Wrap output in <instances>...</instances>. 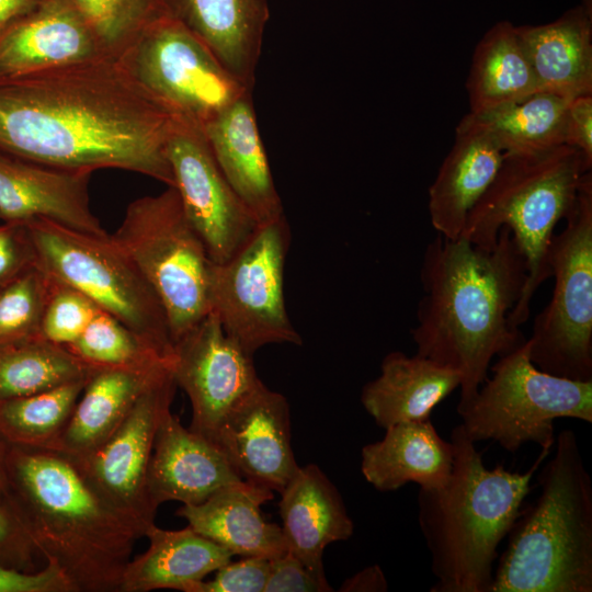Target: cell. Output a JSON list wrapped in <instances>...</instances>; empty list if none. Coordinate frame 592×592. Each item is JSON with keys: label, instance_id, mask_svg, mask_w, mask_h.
Instances as JSON below:
<instances>
[{"label": "cell", "instance_id": "obj_31", "mask_svg": "<svg viewBox=\"0 0 592 592\" xmlns=\"http://www.w3.org/2000/svg\"><path fill=\"white\" fill-rule=\"evenodd\" d=\"M570 99L539 91L482 113L466 114L504 153H532L565 145Z\"/></svg>", "mask_w": 592, "mask_h": 592}, {"label": "cell", "instance_id": "obj_38", "mask_svg": "<svg viewBox=\"0 0 592 592\" xmlns=\"http://www.w3.org/2000/svg\"><path fill=\"white\" fill-rule=\"evenodd\" d=\"M39 559L21 514L7 494L0 500V566L33 572L43 568Z\"/></svg>", "mask_w": 592, "mask_h": 592}, {"label": "cell", "instance_id": "obj_46", "mask_svg": "<svg viewBox=\"0 0 592 592\" xmlns=\"http://www.w3.org/2000/svg\"><path fill=\"white\" fill-rule=\"evenodd\" d=\"M7 445L0 440V500L8 494V477H7Z\"/></svg>", "mask_w": 592, "mask_h": 592}, {"label": "cell", "instance_id": "obj_1", "mask_svg": "<svg viewBox=\"0 0 592 592\" xmlns=\"http://www.w3.org/2000/svg\"><path fill=\"white\" fill-rule=\"evenodd\" d=\"M174 124L115 57L0 79V151L45 166L119 169L174 186Z\"/></svg>", "mask_w": 592, "mask_h": 592}, {"label": "cell", "instance_id": "obj_43", "mask_svg": "<svg viewBox=\"0 0 592 592\" xmlns=\"http://www.w3.org/2000/svg\"><path fill=\"white\" fill-rule=\"evenodd\" d=\"M565 145L580 150L592 162V93L570 100L567 109Z\"/></svg>", "mask_w": 592, "mask_h": 592}, {"label": "cell", "instance_id": "obj_10", "mask_svg": "<svg viewBox=\"0 0 592 592\" xmlns=\"http://www.w3.org/2000/svg\"><path fill=\"white\" fill-rule=\"evenodd\" d=\"M548 305L534 319L528 355L539 369L574 380L592 379V177L584 178L566 226L554 235Z\"/></svg>", "mask_w": 592, "mask_h": 592}, {"label": "cell", "instance_id": "obj_37", "mask_svg": "<svg viewBox=\"0 0 592 592\" xmlns=\"http://www.w3.org/2000/svg\"><path fill=\"white\" fill-rule=\"evenodd\" d=\"M99 310L82 293L53 278L42 319L41 337L67 348L79 338Z\"/></svg>", "mask_w": 592, "mask_h": 592}, {"label": "cell", "instance_id": "obj_41", "mask_svg": "<svg viewBox=\"0 0 592 592\" xmlns=\"http://www.w3.org/2000/svg\"><path fill=\"white\" fill-rule=\"evenodd\" d=\"M326 577L308 569L288 550L270 560V571L263 592H330Z\"/></svg>", "mask_w": 592, "mask_h": 592}, {"label": "cell", "instance_id": "obj_19", "mask_svg": "<svg viewBox=\"0 0 592 592\" xmlns=\"http://www.w3.org/2000/svg\"><path fill=\"white\" fill-rule=\"evenodd\" d=\"M242 478L212 441L185 428L169 410L161 419L147 473L152 504H198Z\"/></svg>", "mask_w": 592, "mask_h": 592}, {"label": "cell", "instance_id": "obj_40", "mask_svg": "<svg viewBox=\"0 0 592 592\" xmlns=\"http://www.w3.org/2000/svg\"><path fill=\"white\" fill-rule=\"evenodd\" d=\"M36 264L35 250L23 221L0 223V291Z\"/></svg>", "mask_w": 592, "mask_h": 592}, {"label": "cell", "instance_id": "obj_12", "mask_svg": "<svg viewBox=\"0 0 592 592\" xmlns=\"http://www.w3.org/2000/svg\"><path fill=\"white\" fill-rule=\"evenodd\" d=\"M118 60L155 103L200 129L252 91L175 15L146 29Z\"/></svg>", "mask_w": 592, "mask_h": 592}, {"label": "cell", "instance_id": "obj_20", "mask_svg": "<svg viewBox=\"0 0 592 592\" xmlns=\"http://www.w3.org/2000/svg\"><path fill=\"white\" fill-rule=\"evenodd\" d=\"M227 182L261 224L284 215L259 133L252 91L202 129Z\"/></svg>", "mask_w": 592, "mask_h": 592}, {"label": "cell", "instance_id": "obj_44", "mask_svg": "<svg viewBox=\"0 0 592 592\" xmlns=\"http://www.w3.org/2000/svg\"><path fill=\"white\" fill-rule=\"evenodd\" d=\"M388 590L387 580L378 565L369 566L344 580L341 592H385Z\"/></svg>", "mask_w": 592, "mask_h": 592}, {"label": "cell", "instance_id": "obj_15", "mask_svg": "<svg viewBox=\"0 0 592 592\" xmlns=\"http://www.w3.org/2000/svg\"><path fill=\"white\" fill-rule=\"evenodd\" d=\"M252 356L212 311L174 342L172 373L190 399L192 431L214 443L229 413L262 384Z\"/></svg>", "mask_w": 592, "mask_h": 592}, {"label": "cell", "instance_id": "obj_9", "mask_svg": "<svg viewBox=\"0 0 592 592\" xmlns=\"http://www.w3.org/2000/svg\"><path fill=\"white\" fill-rule=\"evenodd\" d=\"M159 297L172 342L208 311L209 258L174 186L134 200L110 235Z\"/></svg>", "mask_w": 592, "mask_h": 592}, {"label": "cell", "instance_id": "obj_34", "mask_svg": "<svg viewBox=\"0 0 592 592\" xmlns=\"http://www.w3.org/2000/svg\"><path fill=\"white\" fill-rule=\"evenodd\" d=\"M87 22L103 50L118 58L157 21L174 15L173 0H67Z\"/></svg>", "mask_w": 592, "mask_h": 592}, {"label": "cell", "instance_id": "obj_18", "mask_svg": "<svg viewBox=\"0 0 592 592\" xmlns=\"http://www.w3.org/2000/svg\"><path fill=\"white\" fill-rule=\"evenodd\" d=\"M91 174L0 151V220L46 218L86 234L109 235L90 206Z\"/></svg>", "mask_w": 592, "mask_h": 592}, {"label": "cell", "instance_id": "obj_30", "mask_svg": "<svg viewBox=\"0 0 592 592\" xmlns=\"http://www.w3.org/2000/svg\"><path fill=\"white\" fill-rule=\"evenodd\" d=\"M466 90L470 113L490 111L542 91L511 22H497L477 43Z\"/></svg>", "mask_w": 592, "mask_h": 592}, {"label": "cell", "instance_id": "obj_42", "mask_svg": "<svg viewBox=\"0 0 592 592\" xmlns=\"http://www.w3.org/2000/svg\"><path fill=\"white\" fill-rule=\"evenodd\" d=\"M0 592H75L67 578L46 563L33 572L0 566Z\"/></svg>", "mask_w": 592, "mask_h": 592}, {"label": "cell", "instance_id": "obj_8", "mask_svg": "<svg viewBox=\"0 0 592 592\" xmlns=\"http://www.w3.org/2000/svg\"><path fill=\"white\" fill-rule=\"evenodd\" d=\"M490 378L469 403L457 410L466 435L474 442L492 440L508 452L525 443L550 451L555 420L592 423V379L574 380L536 367L524 344L500 356Z\"/></svg>", "mask_w": 592, "mask_h": 592}, {"label": "cell", "instance_id": "obj_27", "mask_svg": "<svg viewBox=\"0 0 592 592\" xmlns=\"http://www.w3.org/2000/svg\"><path fill=\"white\" fill-rule=\"evenodd\" d=\"M460 386V374L418 354L388 353L380 374L362 389L361 402L377 425L386 429L422 421Z\"/></svg>", "mask_w": 592, "mask_h": 592}, {"label": "cell", "instance_id": "obj_3", "mask_svg": "<svg viewBox=\"0 0 592 592\" xmlns=\"http://www.w3.org/2000/svg\"><path fill=\"white\" fill-rule=\"evenodd\" d=\"M8 497L44 563L75 592H118L141 530L88 485L66 455L7 446Z\"/></svg>", "mask_w": 592, "mask_h": 592}, {"label": "cell", "instance_id": "obj_28", "mask_svg": "<svg viewBox=\"0 0 592 592\" xmlns=\"http://www.w3.org/2000/svg\"><path fill=\"white\" fill-rule=\"evenodd\" d=\"M170 372L172 366L96 369L53 451L78 457L96 449L117 430L139 397Z\"/></svg>", "mask_w": 592, "mask_h": 592}, {"label": "cell", "instance_id": "obj_21", "mask_svg": "<svg viewBox=\"0 0 592 592\" xmlns=\"http://www.w3.org/2000/svg\"><path fill=\"white\" fill-rule=\"evenodd\" d=\"M503 158L494 138L465 115L429 187V215L437 235L451 240L460 237L468 213L496 178Z\"/></svg>", "mask_w": 592, "mask_h": 592}, {"label": "cell", "instance_id": "obj_26", "mask_svg": "<svg viewBox=\"0 0 592 592\" xmlns=\"http://www.w3.org/2000/svg\"><path fill=\"white\" fill-rule=\"evenodd\" d=\"M173 13L252 90L270 16L267 0H173Z\"/></svg>", "mask_w": 592, "mask_h": 592}, {"label": "cell", "instance_id": "obj_17", "mask_svg": "<svg viewBox=\"0 0 592 592\" xmlns=\"http://www.w3.org/2000/svg\"><path fill=\"white\" fill-rule=\"evenodd\" d=\"M102 56L109 55L67 0H43L0 32V79L24 77Z\"/></svg>", "mask_w": 592, "mask_h": 592}, {"label": "cell", "instance_id": "obj_14", "mask_svg": "<svg viewBox=\"0 0 592 592\" xmlns=\"http://www.w3.org/2000/svg\"><path fill=\"white\" fill-rule=\"evenodd\" d=\"M167 156L184 213L209 260L227 261L260 223L227 182L202 129L175 121Z\"/></svg>", "mask_w": 592, "mask_h": 592}, {"label": "cell", "instance_id": "obj_22", "mask_svg": "<svg viewBox=\"0 0 592 592\" xmlns=\"http://www.w3.org/2000/svg\"><path fill=\"white\" fill-rule=\"evenodd\" d=\"M280 494L281 528L287 550L312 572L326 577V547L349 539L354 530L339 490L316 464H309L299 466Z\"/></svg>", "mask_w": 592, "mask_h": 592}, {"label": "cell", "instance_id": "obj_4", "mask_svg": "<svg viewBox=\"0 0 592 592\" xmlns=\"http://www.w3.org/2000/svg\"><path fill=\"white\" fill-rule=\"evenodd\" d=\"M451 442L454 462L447 482L418 493L419 526L436 578L430 591L490 592L498 547L550 451L542 449L530 469L519 473L501 464L488 469L460 424L452 430Z\"/></svg>", "mask_w": 592, "mask_h": 592}, {"label": "cell", "instance_id": "obj_6", "mask_svg": "<svg viewBox=\"0 0 592 592\" xmlns=\"http://www.w3.org/2000/svg\"><path fill=\"white\" fill-rule=\"evenodd\" d=\"M591 166L580 150L568 145L504 153L496 178L467 215L460 237L492 249L501 228L506 227L526 259L525 286L509 317L514 328L528 319L535 292L551 276L549 250L555 227L573 210Z\"/></svg>", "mask_w": 592, "mask_h": 592}, {"label": "cell", "instance_id": "obj_32", "mask_svg": "<svg viewBox=\"0 0 592 592\" xmlns=\"http://www.w3.org/2000/svg\"><path fill=\"white\" fill-rule=\"evenodd\" d=\"M96 369L42 337L0 345V399L29 396L86 379Z\"/></svg>", "mask_w": 592, "mask_h": 592}, {"label": "cell", "instance_id": "obj_11", "mask_svg": "<svg viewBox=\"0 0 592 592\" xmlns=\"http://www.w3.org/2000/svg\"><path fill=\"white\" fill-rule=\"evenodd\" d=\"M289 242V226L282 215L259 224L227 261L209 262V311L250 355L266 344L303 343L284 300V267Z\"/></svg>", "mask_w": 592, "mask_h": 592}, {"label": "cell", "instance_id": "obj_39", "mask_svg": "<svg viewBox=\"0 0 592 592\" xmlns=\"http://www.w3.org/2000/svg\"><path fill=\"white\" fill-rule=\"evenodd\" d=\"M270 560L263 557H242L228 561L212 580L193 584L189 592H263L270 571Z\"/></svg>", "mask_w": 592, "mask_h": 592}, {"label": "cell", "instance_id": "obj_24", "mask_svg": "<svg viewBox=\"0 0 592 592\" xmlns=\"http://www.w3.org/2000/svg\"><path fill=\"white\" fill-rule=\"evenodd\" d=\"M542 91L567 99L592 93L591 0L553 22L515 26Z\"/></svg>", "mask_w": 592, "mask_h": 592}, {"label": "cell", "instance_id": "obj_45", "mask_svg": "<svg viewBox=\"0 0 592 592\" xmlns=\"http://www.w3.org/2000/svg\"><path fill=\"white\" fill-rule=\"evenodd\" d=\"M43 0H0V32Z\"/></svg>", "mask_w": 592, "mask_h": 592}, {"label": "cell", "instance_id": "obj_16", "mask_svg": "<svg viewBox=\"0 0 592 592\" xmlns=\"http://www.w3.org/2000/svg\"><path fill=\"white\" fill-rule=\"evenodd\" d=\"M286 398L263 383L226 418L214 443L243 480L281 493L299 466Z\"/></svg>", "mask_w": 592, "mask_h": 592}, {"label": "cell", "instance_id": "obj_23", "mask_svg": "<svg viewBox=\"0 0 592 592\" xmlns=\"http://www.w3.org/2000/svg\"><path fill=\"white\" fill-rule=\"evenodd\" d=\"M273 491L240 480L198 504H183L177 515L201 535L241 557L273 559L287 551L281 526L266 522L261 506Z\"/></svg>", "mask_w": 592, "mask_h": 592}, {"label": "cell", "instance_id": "obj_13", "mask_svg": "<svg viewBox=\"0 0 592 592\" xmlns=\"http://www.w3.org/2000/svg\"><path fill=\"white\" fill-rule=\"evenodd\" d=\"M177 383L170 372L137 400L117 430L96 449L69 457L88 485L141 532L155 524L157 508L147 490V473L162 417L171 410Z\"/></svg>", "mask_w": 592, "mask_h": 592}, {"label": "cell", "instance_id": "obj_36", "mask_svg": "<svg viewBox=\"0 0 592 592\" xmlns=\"http://www.w3.org/2000/svg\"><path fill=\"white\" fill-rule=\"evenodd\" d=\"M53 277L35 265L0 291V345L41 337Z\"/></svg>", "mask_w": 592, "mask_h": 592}, {"label": "cell", "instance_id": "obj_2", "mask_svg": "<svg viewBox=\"0 0 592 592\" xmlns=\"http://www.w3.org/2000/svg\"><path fill=\"white\" fill-rule=\"evenodd\" d=\"M526 278V259L506 227L492 249L441 235L428 243L420 267L423 296L411 337L415 354L460 374L457 410L476 396L494 356L525 343L509 317Z\"/></svg>", "mask_w": 592, "mask_h": 592}, {"label": "cell", "instance_id": "obj_7", "mask_svg": "<svg viewBox=\"0 0 592 592\" xmlns=\"http://www.w3.org/2000/svg\"><path fill=\"white\" fill-rule=\"evenodd\" d=\"M24 223L42 270L173 360L169 321L159 297L110 235L86 234L46 218Z\"/></svg>", "mask_w": 592, "mask_h": 592}, {"label": "cell", "instance_id": "obj_35", "mask_svg": "<svg viewBox=\"0 0 592 592\" xmlns=\"http://www.w3.org/2000/svg\"><path fill=\"white\" fill-rule=\"evenodd\" d=\"M82 362L96 368L148 369L172 366L110 314L100 309L79 338L66 348Z\"/></svg>", "mask_w": 592, "mask_h": 592}, {"label": "cell", "instance_id": "obj_5", "mask_svg": "<svg viewBox=\"0 0 592 592\" xmlns=\"http://www.w3.org/2000/svg\"><path fill=\"white\" fill-rule=\"evenodd\" d=\"M537 476L540 492L522 508L490 592L592 591V481L576 433L562 430Z\"/></svg>", "mask_w": 592, "mask_h": 592}, {"label": "cell", "instance_id": "obj_25", "mask_svg": "<svg viewBox=\"0 0 592 592\" xmlns=\"http://www.w3.org/2000/svg\"><path fill=\"white\" fill-rule=\"evenodd\" d=\"M385 430L382 440L362 448V474L376 490L396 491L409 482L431 489L447 482L454 447L431 419L400 422Z\"/></svg>", "mask_w": 592, "mask_h": 592}, {"label": "cell", "instance_id": "obj_33", "mask_svg": "<svg viewBox=\"0 0 592 592\" xmlns=\"http://www.w3.org/2000/svg\"><path fill=\"white\" fill-rule=\"evenodd\" d=\"M89 378L0 399V440L7 446L54 449Z\"/></svg>", "mask_w": 592, "mask_h": 592}, {"label": "cell", "instance_id": "obj_29", "mask_svg": "<svg viewBox=\"0 0 592 592\" xmlns=\"http://www.w3.org/2000/svg\"><path fill=\"white\" fill-rule=\"evenodd\" d=\"M147 550L129 560L118 592H148L191 587L231 560L228 549L197 533L190 525L168 531L151 525L145 533Z\"/></svg>", "mask_w": 592, "mask_h": 592}]
</instances>
